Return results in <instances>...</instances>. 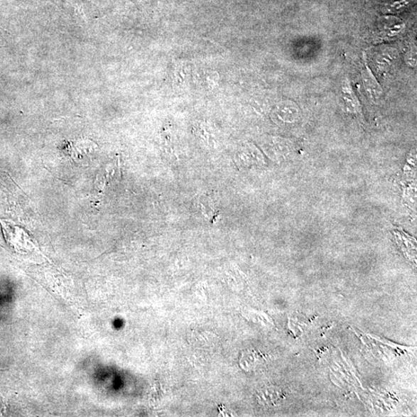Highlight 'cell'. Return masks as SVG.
<instances>
[{"label":"cell","mask_w":417,"mask_h":417,"mask_svg":"<svg viewBox=\"0 0 417 417\" xmlns=\"http://www.w3.org/2000/svg\"><path fill=\"white\" fill-rule=\"evenodd\" d=\"M234 161L242 170L260 168L267 165L261 150L253 145H247L239 148L235 155Z\"/></svg>","instance_id":"cell-1"},{"label":"cell","mask_w":417,"mask_h":417,"mask_svg":"<svg viewBox=\"0 0 417 417\" xmlns=\"http://www.w3.org/2000/svg\"><path fill=\"white\" fill-rule=\"evenodd\" d=\"M4 233L9 244L13 248L16 252L28 253L35 247L30 236L23 229L13 227L11 224L7 225L4 223Z\"/></svg>","instance_id":"cell-2"},{"label":"cell","mask_w":417,"mask_h":417,"mask_svg":"<svg viewBox=\"0 0 417 417\" xmlns=\"http://www.w3.org/2000/svg\"><path fill=\"white\" fill-rule=\"evenodd\" d=\"M365 65L366 67L364 68L362 73L364 87H365L370 99L374 101H378L381 97V94H383V90H381V87L379 85L375 76L372 73L366 60Z\"/></svg>","instance_id":"cell-3"},{"label":"cell","mask_w":417,"mask_h":417,"mask_svg":"<svg viewBox=\"0 0 417 417\" xmlns=\"http://www.w3.org/2000/svg\"><path fill=\"white\" fill-rule=\"evenodd\" d=\"M271 141L264 147V152L274 162L285 161L290 156L291 149L281 141Z\"/></svg>","instance_id":"cell-4"},{"label":"cell","mask_w":417,"mask_h":417,"mask_svg":"<svg viewBox=\"0 0 417 417\" xmlns=\"http://www.w3.org/2000/svg\"><path fill=\"white\" fill-rule=\"evenodd\" d=\"M274 115L280 123H291L298 120L299 112L296 105L283 104L275 112Z\"/></svg>","instance_id":"cell-5"},{"label":"cell","mask_w":417,"mask_h":417,"mask_svg":"<svg viewBox=\"0 0 417 417\" xmlns=\"http://www.w3.org/2000/svg\"><path fill=\"white\" fill-rule=\"evenodd\" d=\"M342 92L346 110L352 114L360 113L361 105L359 101L357 99L356 94H354L349 83H345Z\"/></svg>","instance_id":"cell-6"}]
</instances>
